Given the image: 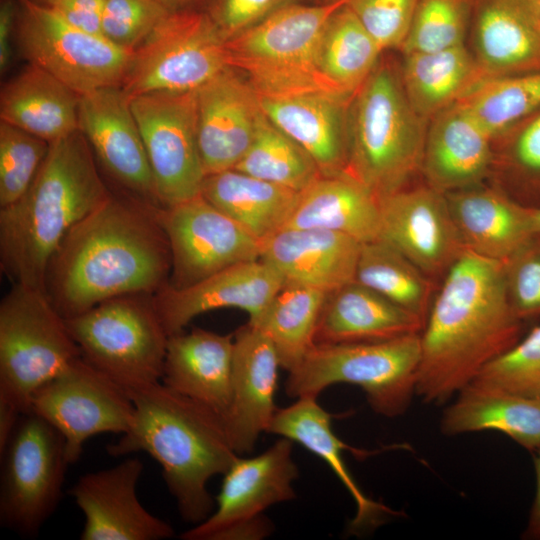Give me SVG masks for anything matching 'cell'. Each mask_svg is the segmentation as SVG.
<instances>
[{
	"label": "cell",
	"mask_w": 540,
	"mask_h": 540,
	"mask_svg": "<svg viewBox=\"0 0 540 540\" xmlns=\"http://www.w3.org/2000/svg\"><path fill=\"white\" fill-rule=\"evenodd\" d=\"M201 195L261 243L285 227L300 192L229 169L207 175Z\"/></svg>",
	"instance_id": "34"
},
{
	"label": "cell",
	"mask_w": 540,
	"mask_h": 540,
	"mask_svg": "<svg viewBox=\"0 0 540 540\" xmlns=\"http://www.w3.org/2000/svg\"><path fill=\"white\" fill-rule=\"evenodd\" d=\"M233 334L201 328L169 336L161 383L224 417L231 402Z\"/></svg>",
	"instance_id": "28"
},
{
	"label": "cell",
	"mask_w": 540,
	"mask_h": 540,
	"mask_svg": "<svg viewBox=\"0 0 540 540\" xmlns=\"http://www.w3.org/2000/svg\"><path fill=\"white\" fill-rule=\"evenodd\" d=\"M78 125L96 161L124 192L160 207L142 136L122 87L81 94Z\"/></svg>",
	"instance_id": "18"
},
{
	"label": "cell",
	"mask_w": 540,
	"mask_h": 540,
	"mask_svg": "<svg viewBox=\"0 0 540 540\" xmlns=\"http://www.w3.org/2000/svg\"><path fill=\"white\" fill-rule=\"evenodd\" d=\"M226 37L208 11L169 12L132 51L127 96L197 90L228 68Z\"/></svg>",
	"instance_id": "10"
},
{
	"label": "cell",
	"mask_w": 540,
	"mask_h": 540,
	"mask_svg": "<svg viewBox=\"0 0 540 540\" xmlns=\"http://www.w3.org/2000/svg\"><path fill=\"white\" fill-rule=\"evenodd\" d=\"M30 412L61 433L73 464L90 437L127 432L134 405L123 387L80 356L35 391Z\"/></svg>",
	"instance_id": "15"
},
{
	"label": "cell",
	"mask_w": 540,
	"mask_h": 540,
	"mask_svg": "<svg viewBox=\"0 0 540 540\" xmlns=\"http://www.w3.org/2000/svg\"><path fill=\"white\" fill-rule=\"evenodd\" d=\"M381 236L434 282L466 250L444 193L427 183L379 199Z\"/></svg>",
	"instance_id": "17"
},
{
	"label": "cell",
	"mask_w": 540,
	"mask_h": 540,
	"mask_svg": "<svg viewBox=\"0 0 540 540\" xmlns=\"http://www.w3.org/2000/svg\"><path fill=\"white\" fill-rule=\"evenodd\" d=\"M273 266L261 259L236 264L184 289L166 285L153 302L169 336L180 333L200 314L219 308H239L256 322L284 284Z\"/></svg>",
	"instance_id": "22"
},
{
	"label": "cell",
	"mask_w": 540,
	"mask_h": 540,
	"mask_svg": "<svg viewBox=\"0 0 540 540\" xmlns=\"http://www.w3.org/2000/svg\"><path fill=\"white\" fill-rule=\"evenodd\" d=\"M538 1H539V4H540V0H538Z\"/></svg>",
	"instance_id": "56"
},
{
	"label": "cell",
	"mask_w": 540,
	"mask_h": 540,
	"mask_svg": "<svg viewBox=\"0 0 540 540\" xmlns=\"http://www.w3.org/2000/svg\"><path fill=\"white\" fill-rule=\"evenodd\" d=\"M445 196L465 249L482 257L503 262L534 234L527 207L502 187L480 184Z\"/></svg>",
	"instance_id": "29"
},
{
	"label": "cell",
	"mask_w": 540,
	"mask_h": 540,
	"mask_svg": "<svg viewBox=\"0 0 540 540\" xmlns=\"http://www.w3.org/2000/svg\"><path fill=\"white\" fill-rule=\"evenodd\" d=\"M505 137V166L510 178L506 192L526 207H540V107Z\"/></svg>",
	"instance_id": "43"
},
{
	"label": "cell",
	"mask_w": 540,
	"mask_h": 540,
	"mask_svg": "<svg viewBox=\"0 0 540 540\" xmlns=\"http://www.w3.org/2000/svg\"><path fill=\"white\" fill-rule=\"evenodd\" d=\"M484 430L501 432L529 450L540 448V398L471 382L443 411L440 431L455 436Z\"/></svg>",
	"instance_id": "33"
},
{
	"label": "cell",
	"mask_w": 540,
	"mask_h": 540,
	"mask_svg": "<svg viewBox=\"0 0 540 540\" xmlns=\"http://www.w3.org/2000/svg\"><path fill=\"white\" fill-rule=\"evenodd\" d=\"M460 103L494 140L540 107V72L480 80Z\"/></svg>",
	"instance_id": "39"
},
{
	"label": "cell",
	"mask_w": 540,
	"mask_h": 540,
	"mask_svg": "<svg viewBox=\"0 0 540 540\" xmlns=\"http://www.w3.org/2000/svg\"><path fill=\"white\" fill-rule=\"evenodd\" d=\"M332 418L333 415L317 402V397H299L293 404L277 409L267 433L302 445L328 464L355 503L356 512L348 530L358 535L401 513L367 496L351 475L342 455L343 451H349L357 458H365L385 449L365 450L347 445L334 433Z\"/></svg>",
	"instance_id": "24"
},
{
	"label": "cell",
	"mask_w": 540,
	"mask_h": 540,
	"mask_svg": "<svg viewBox=\"0 0 540 540\" xmlns=\"http://www.w3.org/2000/svg\"><path fill=\"white\" fill-rule=\"evenodd\" d=\"M50 7L70 25L90 34L102 35V13L105 0H46Z\"/></svg>",
	"instance_id": "49"
},
{
	"label": "cell",
	"mask_w": 540,
	"mask_h": 540,
	"mask_svg": "<svg viewBox=\"0 0 540 540\" xmlns=\"http://www.w3.org/2000/svg\"><path fill=\"white\" fill-rule=\"evenodd\" d=\"M421 360L420 333L392 339L314 345L290 370L286 394L318 395L336 384L360 387L377 414L403 415L416 395Z\"/></svg>",
	"instance_id": "7"
},
{
	"label": "cell",
	"mask_w": 540,
	"mask_h": 540,
	"mask_svg": "<svg viewBox=\"0 0 540 540\" xmlns=\"http://www.w3.org/2000/svg\"><path fill=\"white\" fill-rule=\"evenodd\" d=\"M473 0H417L401 51L435 52L464 45Z\"/></svg>",
	"instance_id": "41"
},
{
	"label": "cell",
	"mask_w": 540,
	"mask_h": 540,
	"mask_svg": "<svg viewBox=\"0 0 540 540\" xmlns=\"http://www.w3.org/2000/svg\"><path fill=\"white\" fill-rule=\"evenodd\" d=\"M361 244L318 228H283L261 242L260 259L286 282L330 293L355 279Z\"/></svg>",
	"instance_id": "27"
},
{
	"label": "cell",
	"mask_w": 540,
	"mask_h": 540,
	"mask_svg": "<svg viewBox=\"0 0 540 540\" xmlns=\"http://www.w3.org/2000/svg\"><path fill=\"white\" fill-rule=\"evenodd\" d=\"M502 262L465 250L441 280L420 333L416 395L443 404L522 337Z\"/></svg>",
	"instance_id": "2"
},
{
	"label": "cell",
	"mask_w": 540,
	"mask_h": 540,
	"mask_svg": "<svg viewBox=\"0 0 540 540\" xmlns=\"http://www.w3.org/2000/svg\"><path fill=\"white\" fill-rule=\"evenodd\" d=\"M293 442L281 437L259 455H239L223 474L213 512L181 534L185 540H260L274 527L263 512L296 497Z\"/></svg>",
	"instance_id": "13"
},
{
	"label": "cell",
	"mask_w": 540,
	"mask_h": 540,
	"mask_svg": "<svg viewBox=\"0 0 540 540\" xmlns=\"http://www.w3.org/2000/svg\"><path fill=\"white\" fill-rule=\"evenodd\" d=\"M233 335L232 393L224 422L233 450L242 456L254 450L278 409L281 364L272 341L258 327L247 323Z\"/></svg>",
	"instance_id": "21"
},
{
	"label": "cell",
	"mask_w": 540,
	"mask_h": 540,
	"mask_svg": "<svg viewBox=\"0 0 540 540\" xmlns=\"http://www.w3.org/2000/svg\"><path fill=\"white\" fill-rule=\"evenodd\" d=\"M326 297L327 292L320 289L284 281L259 319L250 323L269 337L281 368L288 372L315 345V333Z\"/></svg>",
	"instance_id": "36"
},
{
	"label": "cell",
	"mask_w": 540,
	"mask_h": 540,
	"mask_svg": "<svg viewBox=\"0 0 540 540\" xmlns=\"http://www.w3.org/2000/svg\"><path fill=\"white\" fill-rule=\"evenodd\" d=\"M80 356L44 290L12 284L0 302V400L30 412L35 391Z\"/></svg>",
	"instance_id": "9"
},
{
	"label": "cell",
	"mask_w": 540,
	"mask_h": 540,
	"mask_svg": "<svg viewBox=\"0 0 540 540\" xmlns=\"http://www.w3.org/2000/svg\"><path fill=\"white\" fill-rule=\"evenodd\" d=\"M284 228H318L360 243L380 239L379 198L362 182L342 173L320 176L300 192Z\"/></svg>",
	"instance_id": "31"
},
{
	"label": "cell",
	"mask_w": 540,
	"mask_h": 540,
	"mask_svg": "<svg viewBox=\"0 0 540 540\" xmlns=\"http://www.w3.org/2000/svg\"><path fill=\"white\" fill-rule=\"evenodd\" d=\"M427 124L421 172L442 193L482 184L493 156V139L458 100Z\"/></svg>",
	"instance_id": "26"
},
{
	"label": "cell",
	"mask_w": 540,
	"mask_h": 540,
	"mask_svg": "<svg viewBox=\"0 0 540 540\" xmlns=\"http://www.w3.org/2000/svg\"><path fill=\"white\" fill-rule=\"evenodd\" d=\"M382 52L345 3L331 15L322 32L320 69L338 92L353 98L377 67Z\"/></svg>",
	"instance_id": "37"
},
{
	"label": "cell",
	"mask_w": 540,
	"mask_h": 540,
	"mask_svg": "<svg viewBox=\"0 0 540 540\" xmlns=\"http://www.w3.org/2000/svg\"><path fill=\"white\" fill-rule=\"evenodd\" d=\"M18 0H1L0 4V70L6 72L12 60V37L15 36Z\"/></svg>",
	"instance_id": "50"
},
{
	"label": "cell",
	"mask_w": 540,
	"mask_h": 540,
	"mask_svg": "<svg viewBox=\"0 0 540 540\" xmlns=\"http://www.w3.org/2000/svg\"><path fill=\"white\" fill-rule=\"evenodd\" d=\"M424 320L353 280L327 293L315 345L368 342L421 333Z\"/></svg>",
	"instance_id": "30"
},
{
	"label": "cell",
	"mask_w": 540,
	"mask_h": 540,
	"mask_svg": "<svg viewBox=\"0 0 540 540\" xmlns=\"http://www.w3.org/2000/svg\"><path fill=\"white\" fill-rule=\"evenodd\" d=\"M351 101L327 92L260 97L265 116L312 157L323 176L346 171Z\"/></svg>",
	"instance_id": "25"
},
{
	"label": "cell",
	"mask_w": 540,
	"mask_h": 540,
	"mask_svg": "<svg viewBox=\"0 0 540 540\" xmlns=\"http://www.w3.org/2000/svg\"><path fill=\"white\" fill-rule=\"evenodd\" d=\"M126 391L134 405L133 421L107 452L149 454L161 466L182 519L201 523L214 510L209 480L223 475L239 456L223 417L161 382Z\"/></svg>",
	"instance_id": "4"
},
{
	"label": "cell",
	"mask_w": 540,
	"mask_h": 540,
	"mask_svg": "<svg viewBox=\"0 0 540 540\" xmlns=\"http://www.w3.org/2000/svg\"><path fill=\"white\" fill-rule=\"evenodd\" d=\"M345 3L301 2L278 10L226 39L228 66L245 76L260 97L344 96L320 69L319 45L329 18Z\"/></svg>",
	"instance_id": "6"
},
{
	"label": "cell",
	"mask_w": 540,
	"mask_h": 540,
	"mask_svg": "<svg viewBox=\"0 0 540 540\" xmlns=\"http://www.w3.org/2000/svg\"><path fill=\"white\" fill-rule=\"evenodd\" d=\"M197 140L205 175L233 169L264 113L249 81L228 67L196 90Z\"/></svg>",
	"instance_id": "20"
},
{
	"label": "cell",
	"mask_w": 540,
	"mask_h": 540,
	"mask_svg": "<svg viewBox=\"0 0 540 540\" xmlns=\"http://www.w3.org/2000/svg\"><path fill=\"white\" fill-rule=\"evenodd\" d=\"M302 0H216L209 13L226 38Z\"/></svg>",
	"instance_id": "48"
},
{
	"label": "cell",
	"mask_w": 540,
	"mask_h": 540,
	"mask_svg": "<svg viewBox=\"0 0 540 540\" xmlns=\"http://www.w3.org/2000/svg\"><path fill=\"white\" fill-rule=\"evenodd\" d=\"M403 55L400 73L405 93L413 109L426 122L483 79L465 44Z\"/></svg>",
	"instance_id": "35"
},
{
	"label": "cell",
	"mask_w": 540,
	"mask_h": 540,
	"mask_svg": "<svg viewBox=\"0 0 540 540\" xmlns=\"http://www.w3.org/2000/svg\"><path fill=\"white\" fill-rule=\"evenodd\" d=\"M78 130L50 143L27 191L0 207V266L12 284L43 289L48 264L68 232L111 195Z\"/></svg>",
	"instance_id": "3"
},
{
	"label": "cell",
	"mask_w": 540,
	"mask_h": 540,
	"mask_svg": "<svg viewBox=\"0 0 540 540\" xmlns=\"http://www.w3.org/2000/svg\"><path fill=\"white\" fill-rule=\"evenodd\" d=\"M33 1L38 2V3H43V2H45L46 0H33Z\"/></svg>",
	"instance_id": "55"
},
{
	"label": "cell",
	"mask_w": 540,
	"mask_h": 540,
	"mask_svg": "<svg viewBox=\"0 0 540 540\" xmlns=\"http://www.w3.org/2000/svg\"><path fill=\"white\" fill-rule=\"evenodd\" d=\"M169 12L209 11L216 0H158Z\"/></svg>",
	"instance_id": "52"
},
{
	"label": "cell",
	"mask_w": 540,
	"mask_h": 540,
	"mask_svg": "<svg viewBox=\"0 0 540 540\" xmlns=\"http://www.w3.org/2000/svg\"><path fill=\"white\" fill-rule=\"evenodd\" d=\"M15 40L28 63L78 94L122 86L131 51L102 35L84 32L45 4L18 0Z\"/></svg>",
	"instance_id": "12"
},
{
	"label": "cell",
	"mask_w": 540,
	"mask_h": 540,
	"mask_svg": "<svg viewBox=\"0 0 540 540\" xmlns=\"http://www.w3.org/2000/svg\"><path fill=\"white\" fill-rule=\"evenodd\" d=\"M233 169L297 192L322 176L312 157L265 114L249 149Z\"/></svg>",
	"instance_id": "40"
},
{
	"label": "cell",
	"mask_w": 540,
	"mask_h": 540,
	"mask_svg": "<svg viewBox=\"0 0 540 540\" xmlns=\"http://www.w3.org/2000/svg\"><path fill=\"white\" fill-rule=\"evenodd\" d=\"M155 207L112 192L68 232L48 264L43 286L65 319L114 297L154 295L168 284L170 247Z\"/></svg>",
	"instance_id": "1"
},
{
	"label": "cell",
	"mask_w": 540,
	"mask_h": 540,
	"mask_svg": "<svg viewBox=\"0 0 540 540\" xmlns=\"http://www.w3.org/2000/svg\"><path fill=\"white\" fill-rule=\"evenodd\" d=\"M417 0H346V5L381 49H400Z\"/></svg>",
	"instance_id": "47"
},
{
	"label": "cell",
	"mask_w": 540,
	"mask_h": 540,
	"mask_svg": "<svg viewBox=\"0 0 540 540\" xmlns=\"http://www.w3.org/2000/svg\"><path fill=\"white\" fill-rule=\"evenodd\" d=\"M0 455V522L21 536H36L62 496L70 465L65 440L45 419L27 412Z\"/></svg>",
	"instance_id": "11"
},
{
	"label": "cell",
	"mask_w": 540,
	"mask_h": 540,
	"mask_svg": "<svg viewBox=\"0 0 540 540\" xmlns=\"http://www.w3.org/2000/svg\"><path fill=\"white\" fill-rule=\"evenodd\" d=\"M334 1H337V0H316V3H329V2H334Z\"/></svg>",
	"instance_id": "54"
},
{
	"label": "cell",
	"mask_w": 540,
	"mask_h": 540,
	"mask_svg": "<svg viewBox=\"0 0 540 540\" xmlns=\"http://www.w3.org/2000/svg\"><path fill=\"white\" fill-rule=\"evenodd\" d=\"M427 123L411 106L400 70L379 62L349 106L345 173L379 199L407 187L421 171Z\"/></svg>",
	"instance_id": "5"
},
{
	"label": "cell",
	"mask_w": 540,
	"mask_h": 540,
	"mask_svg": "<svg viewBox=\"0 0 540 540\" xmlns=\"http://www.w3.org/2000/svg\"><path fill=\"white\" fill-rule=\"evenodd\" d=\"M80 94L38 66L28 63L1 89V121L48 143L79 130Z\"/></svg>",
	"instance_id": "32"
},
{
	"label": "cell",
	"mask_w": 540,
	"mask_h": 540,
	"mask_svg": "<svg viewBox=\"0 0 540 540\" xmlns=\"http://www.w3.org/2000/svg\"><path fill=\"white\" fill-rule=\"evenodd\" d=\"M171 253L168 286L190 287L236 264L260 259L261 243L202 195L155 207Z\"/></svg>",
	"instance_id": "16"
},
{
	"label": "cell",
	"mask_w": 540,
	"mask_h": 540,
	"mask_svg": "<svg viewBox=\"0 0 540 540\" xmlns=\"http://www.w3.org/2000/svg\"><path fill=\"white\" fill-rule=\"evenodd\" d=\"M534 469L536 475V493L529 518L527 534L540 538V448L534 450Z\"/></svg>",
	"instance_id": "51"
},
{
	"label": "cell",
	"mask_w": 540,
	"mask_h": 540,
	"mask_svg": "<svg viewBox=\"0 0 540 540\" xmlns=\"http://www.w3.org/2000/svg\"><path fill=\"white\" fill-rule=\"evenodd\" d=\"M143 463L136 457L82 475L69 494L84 516L81 540H162L175 535L173 527L151 514L136 488Z\"/></svg>",
	"instance_id": "19"
},
{
	"label": "cell",
	"mask_w": 540,
	"mask_h": 540,
	"mask_svg": "<svg viewBox=\"0 0 540 540\" xmlns=\"http://www.w3.org/2000/svg\"><path fill=\"white\" fill-rule=\"evenodd\" d=\"M168 13L158 0H105L103 36L132 52Z\"/></svg>",
	"instance_id": "45"
},
{
	"label": "cell",
	"mask_w": 540,
	"mask_h": 540,
	"mask_svg": "<svg viewBox=\"0 0 540 540\" xmlns=\"http://www.w3.org/2000/svg\"><path fill=\"white\" fill-rule=\"evenodd\" d=\"M472 382L540 398V326L533 327L526 336L486 365Z\"/></svg>",
	"instance_id": "44"
},
{
	"label": "cell",
	"mask_w": 540,
	"mask_h": 540,
	"mask_svg": "<svg viewBox=\"0 0 540 540\" xmlns=\"http://www.w3.org/2000/svg\"><path fill=\"white\" fill-rule=\"evenodd\" d=\"M528 217L534 234H540V207H527Z\"/></svg>",
	"instance_id": "53"
},
{
	"label": "cell",
	"mask_w": 540,
	"mask_h": 540,
	"mask_svg": "<svg viewBox=\"0 0 540 540\" xmlns=\"http://www.w3.org/2000/svg\"><path fill=\"white\" fill-rule=\"evenodd\" d=\"M509 302L523 322L540 317V234L502 262Z\"/></svg>",
	"instance_id": "46"
},
{
	"label": "cell",
	"mask_w": 540,
	"mask_h": 540,
	"mask_svg": "<svg viewBox=\"0 0 540 540\" xmlns=\"http://www.w3.org/2000/svg\"><path fill=\"white\" fill-rule=\"evenodd\" d=\"M50 143L14 125L0 123V207L17 201L30 187Z\"/></svg>",
	"instance_id": "42"
},
{
	"label": "cell",
	"mask_w": 540,
	"mask_h": 540,
	"mask_svg": "<svg viewBox=\"0 0 540 540\" xmlns=\"http://www.w3.org/2000/svg\"><path fill=\"white\" fill-rule=\"evenodd\" d=\"M66 324L81 357L125 390L161 382L169 335L153 295L114 297Z\"/></svg>",
	"instance_id": "8"
},
{
	"label": "cell",
	"mask_w": 540,
	"mask_h": 540,
	"mask_svg": "<svg viewBox=\"0 0 540 540\" xmlns=\"http://www.w3.org/2000/svg\"><path fill=\"white\" fill-rule=\"evenodd\" d=\"M160 207L201 195L206 177L198 148L196 90L130 97Z\"/></svg>",
	"instance_id": "14"
},
{
	"label": "cell",
	"mask_w": 540,
	"mask_h": 540,
	"mask_svg": "<svg viewBox=\"0 0 540 540\" xmlns=\"http://www.w3.org/2000/svg\"><path fill=\"white\" fill-rule=\"evenodd\" d=\"M471 23L483 79L540 72L538 0H473Z\"/></svg>",
	"instance_id": "23"
},
{
	"label": "cell",
	"mask_w": 540,
	"mask_h": 540,
	"mask_svg": "<svg viewBox=\"0 0 540 540\" xmlns=\"http://www.w3.org/2000/svg\"><path fill=\"white\" fill-rule=\"evenodd\" d=\"M354 280L425 322L435 282L385 240L361 244Z\"/></svg>",
	"instance_id": "38"
}]
</instances>
